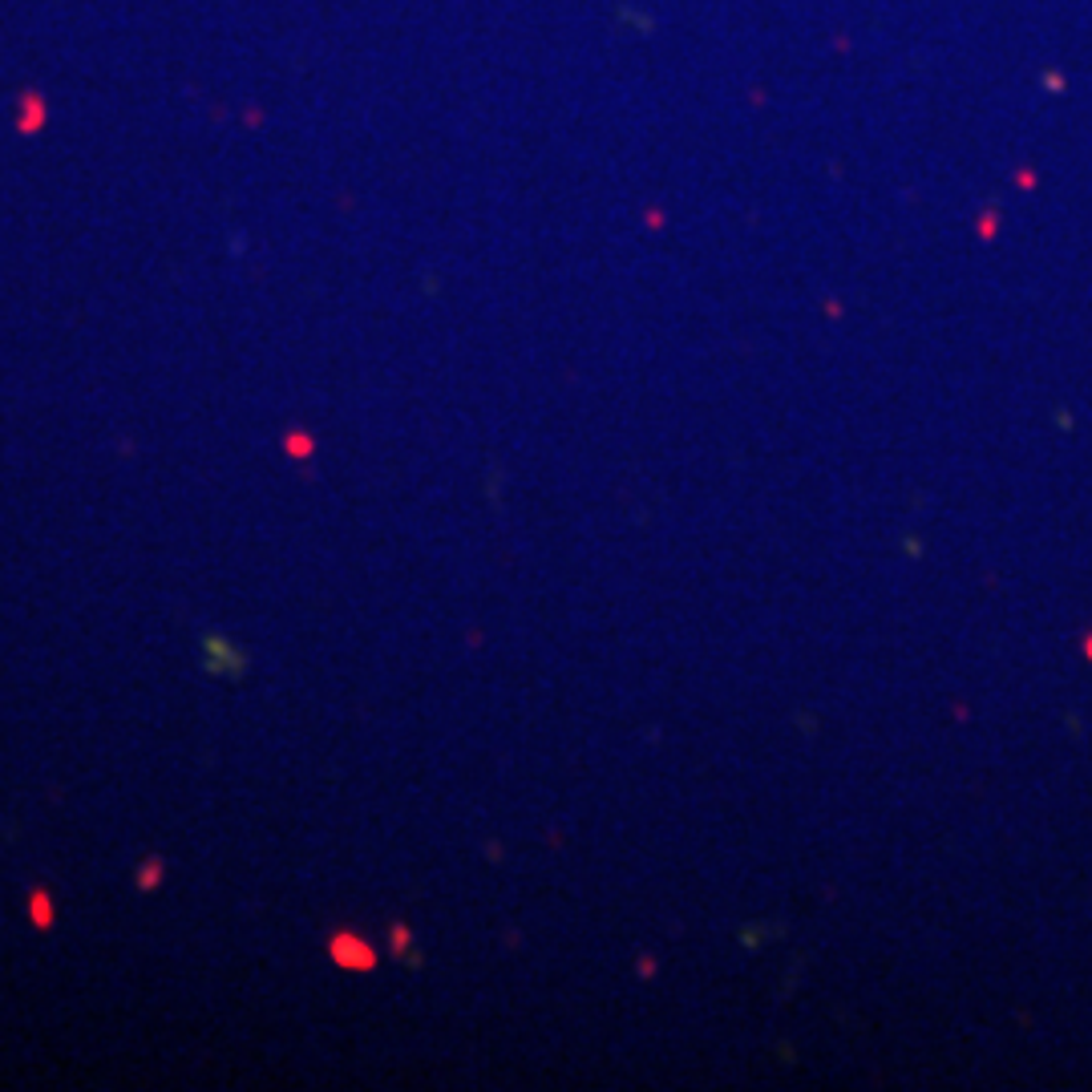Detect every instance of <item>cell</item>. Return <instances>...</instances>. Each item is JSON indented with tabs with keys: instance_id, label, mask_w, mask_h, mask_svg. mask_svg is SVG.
<instances>
[{
	"instance_id": "cell-1",
	"label": "cell",
	"mask_w": 1092,
	"mask_h": 1092,
	"mask_svg": "<svg viewBox=\"0 0 1092 1092\" xmlns=\"http://www.w3.org/2000/svg\"><path fill=\"white\" fill-rule=\"evenodd\" d=\"M29 907H32V923L37 926H49L53 923V907H49V898L41 891L29 894Z\"/></svg>"
},
{
	"instance_id": "cell-2",
	"label": "cell",
	"mask_w": 1092,
	"mask_h": 1092,
	"mask_svg": "<svg viewBox=\"0 0 1092 1092\" xmlns=\"http://www.w3.org/2000/svg\"><path fill=\"white\" fill-rule=\"evenodd\" d=\"M158 878H162V861L150 858V861H146V870L139 874V886H142V891H150V886H158Z\"/></svg>"
}]
</instances>
